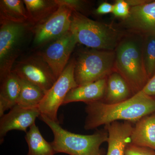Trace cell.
<instances>
[{
    "mask_svg": "<svg viewBox=\"0 0 155 155\" xmlns=\"http://www.w3.org/2000/svg\"><path fill=\"white\" fill-rule=\"evenodd\" d=\"M75 67V60L69 61L56 82L45 93L39 105L38 108L41 114L58 123L59 108L63 105L68 93L78 86L74 77Z\"/></svg>",
    "mask_w": 155,
    "mask_h": 155,
    "instance_id": "obj_7",
    "label": "cell"
},
{
    "mask_svg": "<svg viewBox=\"0 0 155 155\" xmlns=\"http://www.w3.org/2000/svg\"><path fill=\"white\" fill-rule=\"evenodd\" d=\"M41 114L38 108L23 107L16 105L0 120V141L2 143L9 131L18 130L27 132L28 127L35 124L36 118Z\"/></svg>",
    "mask_w": 155,
    "mask_h": 155,
    "instance_id": "obj_11",
    "label": "cell"
},
{
    "mask_svg": "<svg viewBox=\"0 0 155 155\" xmlns=\"http://www.w3.org/2000/svg\"><path fill=\"white\" fill-rule=\"evenodd\" d=\"M60 5L55 13L33 28L35 44L55 40L70 30L73 10L65 5Z\"/></svg>",
    "mask_w": 155,
    "mask_h": 155,
    "instance_id": "obj_9",
    "label": "cell"
},
{
    "mask_svg": "<svg viewBox=\"0 0 155 155\" xmlns=\"http://www.w3.org/2000/svg\"><path fill=\"white\" fill-rule=\"evenodd\" d=\"M15 23L29 22V17L23 1L1 0L0 1V22Z\"/></svg>",
    "mask_w": 155,
    "mask_h": 155,
    "instance_id": "obj_19",
    "label": "cell"
},
{
    "mask_svg": "<svg viewBox=\"0 0 155 155\" xmlns=\"http://www.w3.org/2000/svg\"><path fill=\"white\" fill-rule=\"evenodd\" d=\"M0 116L17 104L20 92V78L11 72L1 80Z\"/></svg>",
    "mask_w": 155,
    "mask_h": 155,
    "instance_id": "obj_17",
    "label": "cell"
},
{
    "mask_svg": "<svg viewBox=\"0 0 155 155\" xmlns=\"http://www.w3.org/2000/svg\"><path fill=\"white\" fill-rule=\"evenodd\" d=\"M29 22L35 26L44 21L60 7L56 0H24Z\"/></svg>",
    "mask_w": 155,
    "mask_h": 155,
    "instance_id": "obj_18",
    "label": "cell"
},
{
    "mask_svg": "<svg viewBox=\"0 0 155 155\" xmlns=\"http://www.w3.org/2000/svg\"><path fill=\"white\" fill-rule=\"evenodd\" d=\"M115 52L93 49L84 51L75 60L74 77L78 86L107 78L115 71Z\"/></svg>",
    "mask_w": 155,
    "mask_h": 155,
    "instance_id": "obj_5",
    "label": "cell"
},
{
    "mask_svg": "<svg viewBox=\"0 0 155 155\" xmlns=\"http://www.w3.org/2000/svg\"><path fill=\"white\" fill-rule=\"evenodd\" d=\"M25 138L28 146L27 155H54L56 154L51 143L45 140L35 124L29 127Z\"/></svg>",
    "mask_w": 155,
    "mask_h": 155,
    "instance_id": "obj_20",
    "label": "cell"
},
{
    "mask_svg": "<svg viewBox=\"0 0 155 155\" xmlns=\"http://www.w3.org/2000/svg\"><path fill=\"white\" fill-rule=\"evenodd\" d=\"M84 128L93 130L101 125L123 121L136 123L155 112V98L142 91L124 101L107 104L101 101L86 103Z\"/></svg>",
    "mask_w": 155,
    "mask_h": 155,
    "instance_id": "obj_1",
    "label": "cell"
},
{
    "mask_svg": "<svg viewBox=\"0 0 155 155\" xmlns=\"http://www.w3.org/2000/svg\"><path fill=\"white\" fill-rule=\"evenodd\" d=\"M77 43L75 37L69 30L54 41L40 54L51 68L57 80L68 64Z\"/></svg>",
    "mask_w": 155,
    "mask_h": 155,
    "instance_id": "obj_10",
    "label": "cell"
},
{
    "mask_svg": "<svg viewBox=\"0 0 155 155\" xmlns=\"http://www.w3.org/2000/svg\"><path fill=\"white\" fill-rule=\"evenodd\" d=\"M124 155H155V150L146 147L128 143L125 148Z\"/></svg>",
    "mask_w": 155,
    "mask_h": 155,
    "instance_id": "obj_24",
    "label": "cell"
},
{
    "mask_svg": "<svg viewBox=\"0 0 155 155\" xmlns=\"http://www.w3.org/2000/svg\"><path fill=\"white\" fill-rule=\"evenodd\" d=\"M59 5L68 6L73 11L81 13L84 5V1L79 0H56Z\"/></svg>",
    "mask_w": 155,
    "mask_h": 155,
    "instance_id": "obj_25",
    "label": "cell"
},
{
    "mask_svg": "<svg viewBox=\"0 0 155 155\" xmlns=\"http://www.w3.org/2000/svg\"><path fill=\"white\" fill-rule=\"evenodd\" d=\"M20 79L21 87L17 104L25 108H38L45 92L33 84Z\"/></svg>",
    "mask_w": 155,
    "mask_h": 155,
    "instance_id": "obj_21",
    "label": "cell"
},
{
    "mask_svg": "<svg viewBox=\"0 0 155 155\" xmlns=\"http://www.w3.org/2000/svg\"><path fill=\"white\" fill-rule=\"evenodd\" d=\"M130 7L126 0H117L114 5L113 14L116 17L125 19L128 17L130 12Z\"/></svg>",
    "mask_w": 155,
    "mask_h": 155,
    "instance_id": "obj_23",
    "label": "cell"
},
{
    "mask_svg": "<svg viewBox=\"0 0 155 155\" xmlns=\"http://www.w3.org/2000/svg\"><path fill=\"white\" fill-rule=\"evenodd\" d=\"M133 95L126 81L115 70L107 78L105 93L101 101L110 104H116L126 101Z\"/></svg>",
    "mask_w": 155,
    "mask_h": 155,
    "instance_id": "obj_16",
    "label": "cell"
},
{
    "mask_svg": "<svg viewBox=\"0 0 155 155\" xmlns=\"http://www.w3.org/2000/svg\"><path fill=\"white\" fill-rule=\"evenodd\" d=\"M70 31L78 42L93 49L111 51L119 44L120 34L113 26L72 11Z\"/></svg>",
    "mask_w": 155,
    "mask_h": 155,
    "instance_id": "obj_4",
    "label": "cell"
},
{
    "mask_svg": "<svg viewBox=\"0 0 155 155\" xmlns=\"http://www.w3.org/2000/svg\"><path fill=\"white\" fill-rule=\"evenodd\" d=\"M143 44L135 38H125L115 51V71L126 81L134 95L141 91L150 80L145 68Z\"/></svg>",
    "mask_w": 155,
    "mask_h": 155,
    "instance_id": "obj_3",
    "label": "cell"
},
{
    "mask_svg": "<svg viewBox=\"0 0 155 155\" xmlns=\"http://www.w3.org/2000/svg\"><path fill=\"white\" fill-rule=\"evenodd\" d=\"M11 72L19 78L38 86L45 93L57 81L51 68L39 54L19 61Z\"/></svg>",
    "mask_w": 155,
    "mask_h": 155,
    "instance_id": "obj_8",
    "label": "cell"
},
{
    "mask_svg": "<svg viewBox=\"0 0 155 155\" xmlns=\"http://www.w3.org/2000/svg\"><path fill=\"white\" fill-rule=\"evenodd\" d=\"M141 91L150 96H155V74L149 80Z\"/></svg>",
    "mask_w": 155,
    "mask_h": 155,
    "instance_id": "obj_26",
    "label": "cell"
},
{
    "mask_svg": "<svg viewBox=\"0 0 155 155\" xmlns=\"http://www.w3.org/2000/svg\"><path fill=\"white\" fill-rule=\"evenodd\" d=\"M113 9H114V5L105 2L102 3L97 8L96 10V13L98 14H109V13H113Z\"/></svg>",
    "mask_w": 155,
    "mask_h": 155,
    "instance_id": "obj_27",
    "label": "cell"
},
{
    "mask_svg": "<svg viewBox=\"0 0 155 155\" xmlns=\"http://www.w3.org/2000/svg\"><path fill=\"white\" fill-rule=\"evenodd\" d=\"M131 122L117 121L105 125L108 133L106 155H124L125 148L130 142L133 129Z\"/></svg>",
    "mask_w": 155,
    "mask_h": 155,
    "instance_id": "obj_13",
    "label": "cell"
},
{
    "mask_svg": "<svg viewBox=\"0 0 155 155\" xmlns=\"http://www.w3.org/2000/svg\"><path fill=\"white\" fill-rule=\"evenodd\" d=\"M124 20L127 28L147 35L155 34V1L130 7L129 15Z\"/></svg>",
    "mask_w": 155,
    "mask_h": 155,
    "instance_id": "obj_12",
    "label": "cell"
},
{
    "mask_svg": "<svg viewBox=\"0 0 155 155\" xmlns=\"http://www.w3.org/2000/svg\"><path fill=\"white\" fill-rule=\"evenodd\" d=\"M145 68L149 79L155 74V34L147 35L143 44Z\"/></svg>",
    "mask_w": 155,
    "mask_h": 155,
    "instance_id": "obj_22",
    "label": "cell"
},
{
    "mask_svg": "<svg viewBox=\"0 0 155 155\" xmlns=\"http://www.w3.org/2000/svg\"><path fill=\"white\" fill-rule=\"evenodd\" d=\"M0 79L13 69L19 54V47L30 22L18 23L0 22Z\"/></svg>",
    "mask_w": 155,
    "mask_h": 155,
    "instance_id": "obj_6",
    "label": "cell"
},
{
    "mask_svg": "<svg viewBox=\"0 0 155 155\" xmlns=\"http://www.w3.org/2000/svg\"><path fill=\"white\" fill-rule=\"evenodd\" d=\"M107 81L106 78L72 89L66 96L63 105L76 102H83L86 104L101 101L104 96Z\"/></svg>",
    "mask_w": 155,
    "mask_h": 155,
    "instance_id": "obj_14",
    "label": "cell"
},
{
    "mask_svg": "<svg viewBox=\"0 0 155 155\" xmlns=\"http://www.w3.org/2000/svg\"><path fill=\"white\" fill-rule=\"evenodd\" d=\"M130 143L155 150V112L136 122L130 137Z\"/></svg>",
    "mask_w": 155,
    "mask_h": 155,
    "instance_id": "obj_15",
    "label": "cell"
},
{
    "mask_svg": "<svg viewBox=\"0 0 155 155\" xmlns=\"http://www.w3.org/2000/svg\"><path fill=\"white\" fill-rule=\"evenodd\" d=\"M39 118L51 128L54 135L51 142L56 153L69 155H104L101 148L107 141L108 133L105 128L97 130L93 134L83 135L69 132L64 129L60 123L41 114Z\"/></svg>",
    "mask_w": 155,
    "mask_h": 155,
    "instance_id": "obj_2",
    "label": "cell"
}]
</instances>
